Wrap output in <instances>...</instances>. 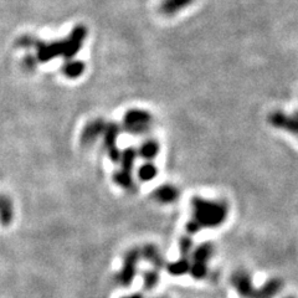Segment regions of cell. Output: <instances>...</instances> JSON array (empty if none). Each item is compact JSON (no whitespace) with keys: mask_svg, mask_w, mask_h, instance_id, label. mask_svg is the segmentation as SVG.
<instances>
[{"mask_svg":"<svg viewBox=\"0 0 298 298\" xmlns=\"http://www.w3.org/2000/svg\"><path fill=\"white\" fill-rule=\"evenodd\" d=\"M192 209V219L187 222V232L189 235H194L203 229L221 226L227 217V205L219 200L194 197Z\"/></svg>","mask_w":298,"mask_h":298,"instance_id":"cell-1","label":"cell"},{"mask_svg":"<svg viewBox=\"0 0 298 298\" xmlns=\"http://www.w3.org/2000/svg\"><path fill=\"white\" fill-rule=\"evenodd\" d=\"M214 248L211 244L204 243L197 249H193L190 254L189 273L195 280H203L208 275V262L213 256Z\"/></svg>","mask_w":298,"mask_h":298,"instance_id":"cell-2","label":"cell"},{"mask_svg":"<svg viewBox=\"0 0 298 298\" xmlns=\"http://www.w3.org/2000/svg\"><path fill=\"white\" fill-rule=\"evenodd\" d=\"M153 116L146 109L132 108L123 117V128L131 134H144L152 127Z\"/></svg>","mask_w":298,"mask_h":298,"instance_id":"cell-3","label":"cell"},{"mask_svg":"<svg viewBox=\"0 0 298 298\" xmlns=\"http://www.w3.org/2000/svg\"><path fill=\"white\" fill-rule=\"evenodd\" d=\"M141 257V250L139 249H132L126 254L122 270L117 275V281L122 286H130L133 282L137 273V266H138Z\"/></svg>","mask_w":298,"mask_h":298,"instance_id":"cell-4","label":"cell"},{"mask_svg":"<svg viewBox=\"0 0 298 298\" xmlns=\"http://www.w3.org/2000/svg\"><path fill=\"white\" fill-rule=\"evenodd\" d=\"M121 128L117 123L109 122L106 123V127L103 131V144L104 148H106L107 153H108V157L111 158L112 162L118 163L121 158V150L117 147V138L120 136Z\"/></svg>","mask_w":298,"mask_h":298,"instance_id":"cell-5","label":"cell"},{"mask_svg":"<svg viewBox=\"0 0 298 298\" xmlns=\"http://www.w3.org/2000/svg\"><path fill=\"white\" fill-rule=\"evenodd\" d=\"M231 284L243 298H254L256 287L254 286L250 273L246 271H236L231 276Z\"/></svg>","mask_w":298,"mask_h":298,"instance_id":"cell-6","label":"cell"},{"mask_svg":"<svg viewBox=\"0 0 298 298\" xmlns=\"http://www.w3.org/2000/svg\"><path fill=\"white\" fill-rule=\"evenodd\" d=\"M34 45L37 49V58L41 63H46L56 56H65L66 53V41H56L51 44L34 41Z\"/></svg>","mask_w":298,"mask_h":298,"instance_id":"cell-7","label":"cell"},{"mask_svg":"<svg viewBox=\"0 0 298 298\" xmlns=\"http://www.w3.org/2000/svg\"><path fill=\"white\" fill-rule=\"evenodd\" d=\"M268 122L275 128L288 132L293 136L298 137V117L288 116L283 112H273L268 117Z\"/></svg>","mask_w":298,"mask_h":298,"instance_id":"cell-8","label":"cell"},{"mask_svg":"<svg viewBox=\"0 0 298 298\" xmlns=\"http://www.w3.org/2000/svg\"><path fill=\"white\" fill-rule=\"evenodd\" d=\"M86 35H87V30H86L85 26L82 25L76 26V28L72 30L70 37L66 40V53L64 57L70 60V58H72L77 52H79L83 41H85Z\"/></svg>","mask_w":298,"mask_h":298,"instance_id":"cell-9","label":"cell"},{"mask_svg":"<svg viewBox=\"0 0 298 298\" xmlns=\"http://www.w3.org/2000/svg\"><path fill=\"white\" fill-rule=\"evenodd\" d=\"M104 127H106V122L102 118H96V120L91 121L87 123L85 130L82 131L81 134V143L83 146H90L93 142L97 141L99 136L103 134Z\"/></svg>","mask_w":298,"mask_h":298,"instance_id":"cell-10","label":"cell"},{"mask_svg":"<svg viewBox=\"0 0 298 298\" xmlns=\"http://www.w3.org/2000/svg\"><path fill=\"white\" fill-rule=\"evenodd\" d=\"M179 189L171 184H163L158 187L157 189L153 192V197L157 201L162 204H171L175 203L179 199Z\"/></svg>","mask_w":298,"mask_h":298,"instance_id":"cell-11","label":"cell"},{"mask_svg":"<svg viewBox=\"0 0 298 298\" xmlns=\"http://www.w3.org/2000/svg\"><path fill=\"white\" fill-rule=\"evenodd\" d=\"M139 250H141V256L143 259H146L147 261H149L153 265V267H154V270H162L163 266H164V259H163L162 254H160L159 249L157 246L146 245L144 248Z\"/></svg>","mask_w":298,"mask_h":298,"instance_id":"cell-12","label":"cell"},{"mask_svg":"<svg viewBox=\"0 0 298 298\" xmlns=\"http://www.w3.org/2000/svg\"><path fill=\"white\" fill-rule=\"evenodd\" d=\"M282 289V281L280 278H271L259 289L256 288L254 298H273Z\"/></svg>","mask_w":298,"mask_h":298,"instance_id":"cell-13","label":"cell"},{"mask_svg":"<svg viewBox=\"0 0 298 298\" xmlns=\"http://www.w3.org/2000/svg\"><path fill=\"white\" fill-rule=\"evenodd\" d=\"M137 157H138V153H137V149H134L133 147L126 148L123 152H121V158L120 162H118L121 164V170L132 173Z\"/></svg>","mask_w":298,"mask_h":298,"instance_id":"cell-14","label":"cell"},{"mask_svg":"<svg viewBox=\"0 0 298 298\" xmlns=\"http://www.w3.org/2000/svg\"><path fill=\"white\" fill-rule=\"evenodd\" d=\"M139 157H142L146 160H152L159 153V144L154 139H148L144 143H142V146L139 147V149L137 150Z\"/></svg>","mask_w":298,"mask_h":298,"instance_id":"cell-15","label":"cell"},{"mask_svg":"<svg viewBox=\"0 0 298 298\" xmlns=\"http://www.w3.org/2000/svg\"><path fill=\"white\" fill-rule=\"evenodd\" d=\"M194 0H164L160 5V10L165 15H173L181 12L185 7L190 5Z\"/></svg>","mask_w":298,"mask_h":298,"instance_id":"cell-16","label":"cell"},{"mask_svg":"<svg viewBox=\"0 0 298 298\" xmlns=\"http://www.w3.org/2000/svg\"><path fill=\"white\" fill-rule=\"evenodd\" d=\"M190 270V257H181L178 261L170 262L166 265V271L173 276H183L189 272Z\"/></svg>","mask_w":298,"mask_h":298,"instance_id":"cell-17","label":"cell"},{"mask_svg":"<svg viewBox=\"0 0 298 298\" xmlns=\"http://www.w3.org/2000/svg\"><path fill=\"white\" fill-rule=\"evenodd\" d=\"M85 71V64L82 61H67L63 66V72L70 79H77Z\"/></svg>","mask_w":298,"mask_h":298,"instance_id":"cell-18","label":"cell"},{"mask_svg":"<svg viewBox=\"0 0 298 298\" xmlns=\"http://www.w3.org/2000/svg\"><path fill=\"white\" fill-rule=\"evenodd\" d=\"M113 182L116 183L118 187L123 188L125 190H132L134 189V182L132 173H128L125 170H117L113 174Z\"/></svg>","mask_w":298,"mask_h":298,"instance_id":"cell-19","label":"cell"},{"mask_svg":"<svg viewBox=\"0 0 298 298\" xmlns=\"http://www.w3.org/2000/svg\"><path fill=\"white\" fill-rule=\"evenodd\" d=\"M137 175H138V179L141 182H143V183L152 182L153 179L158 175V169H157V166L153 164V163H150V162L144 163V164H142L141 166H139Z\"/></svg>","mask_w":298,"mask_h":298,"instance_id":"cell-20","label":"cell"},{"mask_svg":"<svg viewBox=\"0 0 298 298\" xmlns=\"http://www.w3.org/2000/svg\"><path fill=\"white\" fill-rule=\"evenodd\" d=\"M13 219L12 201L7 197H0V222L3 225H9Z\"/></svg>","mask_w":298,"mask_h":298,"instance_id":"cell-21","label":"cell"},{"mask_svg":"<svg viewBox=\"0 0 298 298\" xmlns=\"http://www.w3.org/2000/svg\"><path fill=\"white\" fill-rule=\"evenodd\" d=\"M158 282H159V271L149 270L143 273V283L144 288L147 291H150V289L154 288L158 284Z\"/></svg>","mask_w":298,"mask_h":298,"instance_id":"cell-22","label":"cell"},{"mask_svg":"<svg viewBox=\"0 0 298 298\" xmlns=\"http://www.w3.org/2000/svg\"><path fill=\"white\" fill-rule=\"evenodd\" d=\"M193 240L190 236H183L179 240V251L183 257H190V254L193 251Z\"/></svg>","mask_w":298,"mask_h":298,"instance_id":"cell-23","label":"cell"},{"mask_svg":"<svg viewBox=\"0 0 298 298\" xmlns=\"http://www.w3.org/2000/svg\"><path fill=\"white\" fill-rule=\"evenodd\" d=\"M24 65L28 70H33L35 67V60L34 57H31V56H26L25 60H24Z\"/></svg>","mask_w":298,"mask_h":298,"instance_id":"cell-24","label":"cell"},{"mask_svg":"<svg viewBox=\"0 0 298 298\" xmlns=\"http://www.w3.org/2000/svg\"><path fill=\"white\" fill-rule=\"evenodd\" d=\"M122 298H144L142 294H131V296H126V297H122Z\"/></svg>","mask_w":298,"mask_h":298,"instance_id":"cell-25","label":"cell"},{"mask_svg":"<svg viewBox=\"0 0 298 298\" xmlns=\"http://www.w3.org/2000/svg\"><path fill=\"white\" fill-rule=\"evenodd\" d=\"M284 298H294L293 296H289V297H284Z\"/></svg>","mask_w":298,"mask_h":298,"instance_id":"cell-26","label":"cell"},{"mask_svg":"<svg viewBox=\"0 0 298 298\" xmlns=\"http://www.w3.org/2000/svg\"><path fill=\"white\" fill-rule=\"evenodd\" d=\"M162 298H166V297H162Z\"/></svg>","mask_w":298,"mask_h":298,"instance_id":"cell-27","label":"cell"}]
</instances>
